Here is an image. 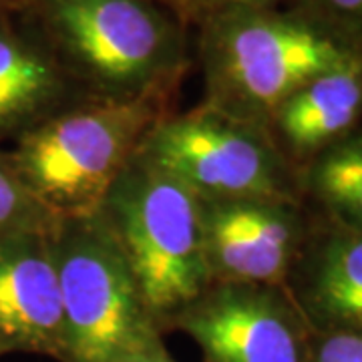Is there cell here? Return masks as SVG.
<instances>
[{
  "label": "cell",
  "mask_w": 362,
  "mask_h": 362,
  "mask_svg": "<svg viewBox=\"0 0 362 362\" xmlns=\"http://www.w3.org/2000/svg\"><path fill=\"white\" fill-rule=\"evenodd\" d=\"M23 13L87 101H168L185 66L181 18L153 0H28Z\"/></svg>",
  "instance_id": "1"
},
{
  "label": "cell",
  "mask_w": 362,
  "mask_h": 362,
  "mask_svg": "<svg viewBox=\"0 0 362 362\" xmlns=\"http://www.w3.org/2000/svg\"><path fill=\"white\" fill-rule=\"evenodd\" d=\"M199 25L204 103L262 127L308 81L362 52L306 14L274 8L214 14Z\"/></svg>",
  "instance_id": "2"
},
{
  "label": "cell",
  "mask_w": 362,
  "mask_h": 362,
  "mask_svg": "<svg viewBox=\"0 0 362 362\" xmlns=\"http://www.w3.org/2000/svg\"><path fill=\"white\" fill-rule=\"evenodd\" d=\"M165 337L211 284L204 254L199 197L137 151L95 211Z\"/></svg>",
  "instance_id": "3"
},
{
  "label": "cell",
  "mask_w": 362,
  "mask_h": 362,
  "mask_svg": "<svg viewBox=\"0 0 362 362\" xmlns=\"http://www.w3.org/2000/svg\"><path fill=\"white\" fill-rule=\"evenodd\" d=\"M163 115L168 101H81L18 137L8 156L54 218L89 216Z\"/></svg>",
  "instance_id": "4"
},
{
  "label": "cell",
  "mask_w": 362,
  "mask_h": 362,
  "mask_svg": "<svg viewBox=\"0 0 362 362\" xmlns=\"http://www.w3.org/2000/svg\"><path fill=\"white\" fill-rule=\"evenodd\" d=\"M51 242L65 324L63 362H121L163 342L97 214L57 218Z\"/></svg>",
  "instance_id": "5"
},
{
  "label": "cell",
  "mask_w": 362,
  "mask_h": 362,
  "mask_svg": "<svg viewBox=\"0 0 362 362\" xmlns=\"http://www.w3.org/2000/svg\"><path fill=\"white\" fill-rule=\"evenodd\" d=\"M139 153L199 199L270 197L302 202V173L280 151L268 127L202 103L163 115Z\"/></svg>",
  "instance_id": "6"
},
{
  "label": "cell",
  "mask_w": 362,
  "mask_h": 362,
  "mask_svg": "<svg viewBox=\"0 0 362 362\" xmlns=\"http://www.w3.org/2000/svg\"><path fill=\"white\" fill-rule=\"evenodd\" d=\"M204 362H308L312 328L284 286L209 284L173 322Z\"/></svg>",
  "instance_id": "7"
},
{
  "label": "cell",
  "mask_w": 362,
  "mask_h": 362,
  "mask_svg": "<svg viewBox=\"0 0 362 362\" xmlns=\"http://www.w3.org/2000/svg\"><path fill=\"white\" fill-rule=\"evenodd\" d=\"M211 284L284 286L310 230L302 202L199 199Z\"/></svg>",
  "instance_id": "8"
},
{
  "label": "cell",
  "mask_w": 362,
  "mask_h": 362,
  "mask_svg": "<svg viewBox=\"0 0 362 362\" xmlns=\"http://www.w3.org/2000/svg\"><path fill=\"white\" fill-rule=\"evenodd\" d=\"M0 350L63 362L65 324L51 230L0 238Z\"/></svg>",
  "instance_id": "9"
},
{
  "label": "cell",
  "mask_w": 362,
  "mask_h": 362,
  "mask_svg": "<svg viewBox=\"0 0 362 362\" xmlns=\"http://www.w3.org/2000/svg\"><path fill=\"white\" fill-rule=\"evenodd\" d=\"M284 288L312 332L362 334V232L322 216L310 230Z\"/></svg>",
  "instance_id": "10"
},
{
  "label": "cell",
  "mask_w": 362,
  "mask_h": 362,
  "mask_svg": "<svg viewBox=\"0 0 362 362\" xmlns=\"http://www.w3.org/2000/svg\"><path fill=\"white\" fill-rule=\"evenodd\" d=\"M87 101L21 11H0V143Z\"/></svg>",
  "instance_id": "11"
},
{
  "label": "cell",
  "mask_w": 362,
  "mask_h": 362,
  "mask_svg": "<svg viewBox=\"0 0 362 362\" xmlns=\"http://www.w3.org/2000/svg\"><path fill=\"white\" fill-rule=\"evenodd\" d=\"M362 117V52L290 95L272 117V137L294 168L356 131Z\"/></svg>",
  "instance_id": "12"
},
{
  "label": "cell",
  "mask_w": 362,
  "mask_h": 362,
  "mask_svg": "<svg viewBox=\"0 0 362 362\" xmlns=\"http://www.w3.org/2000/svg\"><path fill=\"white\" fill-rule=\"evenodd\" d=\"M300 177L322 216L362 232V131L312 159Z\"/></svg>",
  "instance_id": "13"
},
{
  "label": "cell",
  "mask_w": 362,
  "mask_h": 362,
  "mask_svg": "<svg viewBox=\"0 0 362 362\" xmlns=\"http://www.w3.org/2000/svg\"><path fill=\"white\" fill-rule=\"evenodd\" d=\"M54 220L21 180L8 151L0 149V238L28 230H51Z\"/></svg>",
  "instance_id": "14"
},
{
  "label": "cell",
  "mask_w": 362,
  "mask_h": 362,
  "mask_svg": "<svg viewBox=\"0 0 362 362\" xmlns=\"http://www.w3.org/2000/svg\"><path fill=\"white\" fill-rule=\"evenodd\" d=\"M304 14L362 51V0H308Z\"/></svg>",
  "instance_id": "15"
},
{
  "label": "cell",
  "mask_w": 362,
  "mask_h": 362,
  "mask_svg": "<svg viewBox=\"0 0 362 362\" xmlns=\"http://www.w3.org/2000/svg\"><path fill=\"white\" fill-rule=\"evenodd\" d=\"M308 362H362V334L314 332Z\"/></svg>",
  "instance_id": "16"
},
{
  "label": "cell",
  "mask_w": 362,
  "mask_h": 362,
  "mask_svg": "<svg viewBox=\"0 0 362 362\" xmlns=\"http://www.w3.org/2000/svg\"><path fill=\"white\" fill-rule=\"evenodd\" d=\"M276 0H192L189 18L204 21L214 14L230 13V11H262L272 8Z\"/></svg>",
  "instance_id": "17"
},
{
  "label": "cell",
  "mask_w": 362,
  "mask_h": 362,
  "mask_svg": "<svg viewBox=\"0 0 362 362\" xmlns=\"http://www.w3.org/2000/svg\"><path fill=\"white\" fill-rule=\"evenodd\" d=\"M121 362H175L171 358V354L165 349V342L151 346V349L141 350L137 354H131L127 358H123Z\"/></svg>",
  "instance_id": "18"
},
{
  "label": "cell",
  "mask_w": 362,
  "mask_h": 362,
  "mask_svg": "<svg viewBox=\"0 0 362 362\" xmlns=\"http://www.w3.org/2000/svg\"><path fill=\"white\" fill-rule=\"evenodd\" d=\"M159 6L168 8L169 13H173L177 18H189V6H192V0H153Z\"/></svg>",
  "instance_id": "19"
},
{
  "label": "cell",
  "mask_w": 362,
  "mask_h": 362,
  "mask_svg": "<svg viewBox=\"0 0 362 362\" xmlns=\"http://www.w3.org/2000/svg\"><path fill=\"white\" fill-rule=\"evenodd\" d=\"M28 0H0V11H21Z\"/></svg>",
  "instance_id": "20"
},
{
  "label": "cell",
  "mask_w": 362,
  "mask_h": 362,
  "mask_svg": "<svg viewBox=\"0 0 362 362\" xmlns=\"http://www.w3.org/2000/svg\"><path fill=\"white\" fill-rule=\"evenodd\" d=\"M0 356H4V354H2V350H0Z\"/></svg>",
  "instance_id": "21"
}]
</instances>
